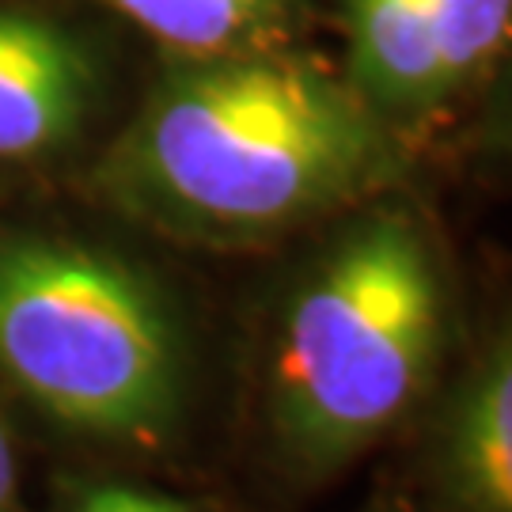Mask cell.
Returning a JSON list of instances; mask_svg holds the SVG:
<instances>
[{
  "label": "cell",
  "instance_id": "9",
  "mask_svg": "<svg viewBox=\"0 0 512 512\" xmlns=\"http://www.w3.org/2000/svg\"><path fill=\"white\" fill-rule=\"evenodd\" d=\"M65 512H194L183 501L164 497L156 490L126 486V482H88L76 486L73 497L65 501Z\"/></svg>",
  "mask_w": 512,
  "mask_h": 512
},
{
  "label": "cell",
  "instance_id": "3",
  "mask_svg": "<svg viewBox=\"0 0 512 512\" xmlns=\"http://www.w3.org/2000/svg\"><path fill=\"white\" fill-rule=\"evenodd\" d=\"M0 376L65 433L156 452L190 406V338L129 258L42 232H0Z\"/></svg>",
  "mask_w": 512,
  "mask_h": 512
},
{
  "label": "cell",
  "instance_id": "4",
  "mask_svg": "<svg viewBox=\"0 0 512 512\" xmlns=\"http://www.w3.org/2000/svg\"><path fill=\"white\" fill-rule=\"evenodd\" d=\"M99 99L95 57L61 23L0 8V164L42 160L80 137Z\"/></svg>",
  "mask_w": 512,
  "mask_h": 512
},
{
  "label": "cell",
  "instance_id": "10",
  "mask_svg": "<svg viewBox=\"0 0 512 512\" xmlns=\"http://www.w3.org/2000/svg\"><path fill=\"white\" fill-rule=\"evenodd\" d=\"M0 512H23L19 501V456H16V440L12 429L0 414Z\"/></svg>",
  "mask_w": 512,
  "mask_h": 512
},
{
  "label": "cell",
  "instance_id": "5",
  "mask_svg": "<svg viewBox=\"0 0 512 512\" xmlns=\"http://www.w3.org/2000/svg\"><path fill=\"white\" fill-rule=\"evenodd\" d=\"M433 482L448 512H512V353L501 338L444 403Z\"/></svg>",
  "mask_w": 512,
  "mask_h": 512
},
{
  "label": "cell",
  "instance_id": "7",
  "mask_svg": "<svg viewBox=\"0 0 512 512\" xmlns=\"http://www.w3.org/2000/svg\"><path fill=\"white\" fill-rule=\"evenodd\" d=\"M186 61L281 50L293 0H103Z\"/></svg>",
  "mask_w": 512,
  "mask_h": 512
},
{
  "label": "cell",
  "instance_id": "8",
  "mask_svg": "<svg viewBox=\"0 0 512 512\" xmlns=\"http://www.w3.org/2000/svg\"><path fill=\"white\" fill-rule=\"evenodd\" d=\"M448 88L497 54L509 35L512 0H425Z\"/></svg>",
  "mask_w": 512,
  "mask_h": 512
},
{
  "label": "cell",
  "instance_id": "2",
  "mask_svg": "<svg viewBox=\"0 0 512 512\" xmlns=\"http://www.w3.org/2000/svg\"><path fill=\"white\" fill-rule=\"evenodd\" d=\"M448 334L437 251L406 213L349 224L308 266L266 368V433L304 482L342 475L421 403Z\"/></svg>",
  "mask_w": 512,
  "mask_h": 512
},
{
  "label": "cell",
  "instance_id": "1",
  "mask_svg": "<svg viewBox=\"0 0 512 512\" xmlns=\"http://www.w3.org/2000/svg\"><path fill=\"white\" fill-rule=\"evenodd\" d=\"M395 171L376 103L281 50L186 61L110 145L95 183L152 232L243 247L361 205Z\"/></svg>",
  "mask_w": 512,
  "mask_h": 512
},
{
  "label": "cell",
  "instance_id": "6",
  "mask_svg": "<svg viewBox=\"0 0 512 512\" xmlns=\"http://www.w3.org/2000/svg\"><path fill=\"white\" fill-rule=\"evenodd\" d=\"M353 73L368 103L433 107L448 92L425 0H346Z\"/></svg>",
  "mask_w": 512,
  "mask_h": 512
}]
</instances>
